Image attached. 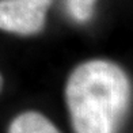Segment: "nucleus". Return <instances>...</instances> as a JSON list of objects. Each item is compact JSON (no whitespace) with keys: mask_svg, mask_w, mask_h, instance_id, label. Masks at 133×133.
<instances>
[{"mask_svg":"<svg viewBox=\"0 0 133 133\" xmlns=\"http://www.w3.org/2000/svg\"><path fill=\"white\" fill-rule=\"evenodd\" d=\"M37 2L42 3V4H44V5H46V7H49V5L52 4V0H37Z\"/></svg>","mask_w":133,"mask_h":133,"instance_id":"obj_5","label":"nucleus"},{"mask_svg":"<svg viewBox=\"0 0 133 133\" xmlns=\"http://www.w3.org/2000/svg\"><path fill=\"white\" fill-rule=\"evenodd\" d=\"M66 12L74 21L84 23L88 22L95 12L98 0H64Z\"/></svg>","mask_w":133,"mask_h":133,"instance_id":"obj_4","label":"nucleus"},{"mask_svg":"<svg viewBox=\"0 0 133 133\" xmlns=\"http://www.w3.org/2000/svg\"><path fill=\"white\" fill-rule=\"evenodd\" d=\"M48 8L37 0H0V30L34 35L44 29Z\"/></svg>","mask_w":133,"mask_h":133,"instance_id":"obj_2","label":"nucleus"},{"mask_svg":"<svg viewBox=\"0 0 133 133\" xmlns=\"http://www.w3.org/2000/svg\"><path fill=\"white\" fill-rule=\"evenodd\" d=\"M3 88V77H2V74H0V91Z\"/></svg>","mask_w":133,"mask_h":133,"instance_id":"obj_6","label":"nucleus"},{"mask_svg":"<svg viewBox=\"0 0 133 133\" xmlns=\"http://www.w3.org/2000/svg\"><path fill=\"white\" fill-rule=\"evenodd\" d=\"M8 133H60V130L41 113L25 111L14 118Z\"/></svg>","mask_w":133,"mask_h":133,"instance_id":"obj_3","label":"nucleus"},{"mask_svg":"<svg viewBox=\"0 0 133 133\" xmlns=\"http://www.w3.org/2000/svg\"><path fill=\"white\" fill-rule=\"evenodd\" d=\"M65 101L75 133H118L129 111L132 84L119 65L90 60L69 75Z\"/></svg>","mask_w":133,"mask_h":133,"instance_id":"obj_1","label":"nucleus"}]
</instances>
